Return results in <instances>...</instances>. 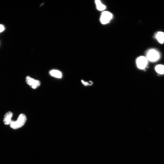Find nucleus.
Masks as SVG:
<instances>
[{"label":"nucleus","mask_w":164,"mask_h":164,"mask_svg":"<svg viewBox=\"0 0 164 164\" xmlns=\"http://www.w3.org/2000/svg\"><path fill=\"white\" fill-rule=\"evenodd\" d=\"M5 28L4 26L2 25H0V33L3 32Z\"/></svg>","instance_id":"nucleus-11"},{"label":"nucleus","mask_w":164,"mask_h":164,"mask_svg":"<svg viewBox=\"0 0 164 164\" xmlns=\"http://www.w3.org/2000/svg\"><path fill=\"white\" fill-rule=\"evenodd\" d=\"M148 63L147 58L144 56H140L136 60V64L138 67L140 69H144L147 66Z\"/></svg>","instance_id":"nucleus-5"},{"label":"nucleus","mask_w":164,"mask_h":164,"mask_svg":"<svg viewBox=\"0 0 164 164\" xmlns=\"http://www.w3.org/2000/svg\"><path fill=\"white\" fill-rule=\"evenodd\" d=\"M49 73L51 76L56 78H61L62 77V73L57 70H52Z\"/></svg>","instance_id":"nucleus-7"},{"label":"nucleus","mask_w":164,"mask_h":164,"mask_svg":"<svg viewBox=\"0 0 164 164\" xmlns=\"http://www.w3.org/2000/svg\"><path fill=\"white\" fill-rule=\"evenodd\" d=\"M26 121L27 118L25 115L24 114H21L19 116L17 121L12 120L9 125L12 128L17 129L24 126Z\"/></svg>","instance_id":"nucleus-1"},{"label":"nucleus","mask_w":164,"mask_h":164,"mask_svg":"<svg viewBox=\"0 0 164 164\" xmlns=\"http://www.w3.org/2000/svg\"><path fill=\"white\" fill-rule=\"evenodd\" d=\"M97 9L100 11H102L105 9L106 7L102 4L99 0H97L95 1Z\"/></svg>","instance_id":"nucleus-9"},{"label":"nucleus","mask_w":164,"mask_h":164,"mask_svg":"<svg viewBox=\"0 0 164 164\" xmlns=\"http://www.w3.org/2000/svg\"><path fill=\"white\" fill-rule=\"evenodd\" d=\"M26 83L34 89H37L41 85L39 81L34 79L29 76L26 77Z\"/></svg>","instance_id":"nucleus-4"},{"label":"nucleus","mask_w":164,"mask_h":164,"mask_svg":"<svg viewBox=\"0 0 164 164\" xmlns=\"http://www.w3.org/2000/svg\"><path fill=\"white\" fill-rule=\"evenodd\" d=\"M81 82H82V83H83V84L85 86L90 85L89 83H88V82H85L83 80H82Z\"/></svg>","instance_id":"nucleus-12"},{"label":"nucleus","mask_w":164,"mask_h":164,"mask_svg":"<svg viewBox=\"0 0 164 164\" xmlns=\"http://www.w3.org/2000/svg\"><path fill=\"white\" fill-rule=\"evenodd\" d=\"M159 52L155 49H151L148 52L147 59L151 62H155L158 60L160 58Z\"/></svg>","instance_id":"nucleus-2"},{"label":"nucleus","mask_w":164,"mask_h":164,"mask_svg":"<svg viewBox=\"0 0 164 164\" xmlns=\"http://www.w3.org/2000/svg\"><path fill=\"white\" fill-rule=\"evenodd\" d=\"M13 114L12 112L9 111L7 112L4 116L3 121L5 125L9 124L11 121Z\"/></svg>","instance_id":"nucleus-6"},{"label":"nucleus","mask_w":164,"mask_h":164,"mask_svg":"<svg viewBox=\"0 0 164 164\" xmlns=\"http://www.w3.org/2000/svg\"><path fill=\"white\" fill-rule=\"evenodd\" d=\"M112 14L109 12L104 11L102 13L101 16V22L102 24H107L112 19Z\"/></svg>","instance_id":"nucleus-3"},{"label":"nucleus","mask_w":164,"mask_h":164,"mask_svg":"<svg viewBox=\"0 0 164 164\" xmlns=\"http://www.w3.org/2000/svg\"><path fill=\"white\" fill-rule=\"evenodd\" d=\"M156 37L157 40L160 43L163 44L164 43V33L159 32L157 33Z\"/></svg>","instance_id":"nucleus-8"},{"label":"nucleus","mask_w":164,"mask_h":164,"mask_svg":"<svg viewBox=\"0 0 164 164\" xmlns=\"http://www.w3.org/2000/svg\"><path fill=\"white\" fill-rule=\"evenodd\" d=\"M156 71L158 73L160 74H164V65H158L155 67Z\"/></svg>","instance_id":"nucleus-10"}]
</instances>
